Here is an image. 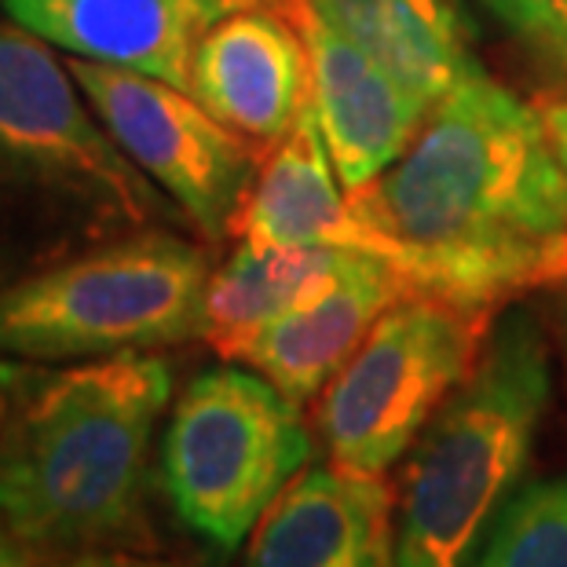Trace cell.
Wrapping results in <instances>:
<instances>
[{
	"mask_svg": "<svg viewBox=\"0 0 567 567\" xmlns=\"http://www.w3.org/2000/svg\"><path fill=\"white\" fill-rule=\"evenodd\" d=\"M249 4L286 8V0H0V11L78 59L187 89L205 30Z\"/></svg>",
	"mask_w": 567,
	"mask_h": 567,
	"instance_id": "11",
	"label": "cell"
},
{
	"mask_svg": "<svg viewBox=\"0 0 567 567\" xmlns=\"http://www.w3.org/2000/svg\"><path fill=\"white\" fill-rule=\"evenodd\" d=\"M311 8L421 106L440 103L476 66L446 0H311Z\"/></svg>",
	"mask_w": 567,
	"mask_h": 567,
	"instance_id": "16",
	"label": "cell"
},
{
	"mask_svg": "<svg viewBox=\"0 0 567 567\" xmlns=\"http://www.w3.org/2000/svg\"><path fill=\"white\" fill-rule=\"evenodd\" d=\"M0 417H4V381H0Z\"/></svg>",
	"mask_w": 567,
	"mask_h": 567,
	"instance_id": "23",
	"label": "cell"
},
{
	"mask_svg": "<svg viewBox=\"0 0 567 567\" xmlns=\"http://www.w3.org/2000/svg\"><path fill=\"white\" fill-rule=\"evenodd\" d=\"M41 567H179V564L158 560L143 549H84L59 560H44Z\"/></svg>",
	"mask_w": 567,
	"mask_h": 567,
	"instance_id": "19",
	"label": "cell"
},
{
	"mask_svg": "<svg viewBox=\"0 0 567 567\" xmlns=\"http://www.w3.org/2000/svg\"><path fill=\"white\" fill-rule=\"evenodd\" d=\"M410 293L414 286L392 260L359 252L341 282L311 305L264 326L235 363L264 373L275 389L305 406L344 370L373 322Z\"/></svg>",
	"mask_w": 567,
	"mask_h": 567,
	"instance_id": "13",
	"label": "cell"
},
{
	"mask_svg": "<svg viewBox=\"0 0 567 567\" xmlns=\"http://www.w3.org/2000/svg\"><path fill=\"white\" fill-rule=\"evenodd\" d=\"M494 311L436 293H410L384 311L319 392L316 432L330 465L384 476L473 373Z\"/></svg>",
	"mask_w": 567,
	"mask_h": 567,
	"instance_id": "7",
	"label": "cell"
},
{
	"mask_svg": "<svg viewBox=\"0 0 567 567\" xmlns=\"http://www.w3.org/2000/svg\"><path fill=\"white\" fill-rule=\"evenodd\" d=\"M553 395L549 344L530 311L487 333L457 384L406 451L395 491V567H468L524 484Z\"/></svg>",
	"mask_w": 567,
	"mask_h": 567,
	"instance_id": "4",
	"label": "cell"
},
{
	"mask_svg": "<svg viewBox=\"0 0 567 567\" xmlns=\"http://www.w3.org/2000/svg\"><path fill=\"white\" fill-rule=\"evenodd\" d=\"M535 59L567 81V0H484Z\"/></svg>",
	"mask_w": 567,
	"mask_h": 567,
	"instance_id": "18",
	"label": "cell"
},
{
	"mask_svg": "<svg viewBox=\"0 0 567 567\" xmlns=\"http://www.w3.org/2000/svg\"><path fill=\"white\" fill-rule=\"evenodd\" d=\"M209 249L165 227L122 235L0 289V355L89 363L202 337Z\"/></svg>",
	"mask_w": 567,
	"mask_h": 567,
	"instance_id": "5",
	"label": "cell"
},
{
	"mask_svg": "<svg viewBox=\"0 0 567 567\" xmlns=\"http://www.w3.org/2000/svg\"><path fill=\"white\" fill-rule=\"evenodd\" d=\"M414 293L498 311L567 282V165L538 106L473 66L378 179L348 190Z\"/></svg>",
	"mask_w": 567,
	"mask_h": 567,
	"instance_id": "1",
	"label": "cell"
},
{
	"mask_svg": "<svg viewBox=\"0 0 567 567\" xmlns=\"http://www.w3.org/2000/svg\"><path fill=\"white\" fill-rule=\"evenodd\" d=\"M0 520L33 560L147 549L154 429L173 370L154 352L0 363Z\"/></svg>",
	"mask_w": 567,
	"mask_h": 567,
	"instance_id": "2",
	"label": "cell"
},
{
	"mask_svg": "<svg viewBox=\"0 0 567 567\" xmlns=\"http://www.w3.org/2000/svg\"><path fill=\"white\" fill-rule=\"evenodd\" d=\"M567 289V282H564ZM560 348H564V370H567V293L560 300Z\"/></svg>",
	"mask_w": 567,
	"mask_h": 567,
	"instance_id": "22",
	"label": "cell"
},
{
	"mask_svg": "<svg viewBox=\"0 0 567 567\" xmlns=\"http://www.w3.org/2000/svg\"><path fill=\"white\" fill-rule=\"evenodd\" d=\"M316 457L300 403L252 367H213L168 410L158 484L190 535L235 553Z\"/></svg>",
	"mask_w": 567,
	"mask_h": 567,
	"instance_id": "6",
	"label": "cell"
},
{
	"mask_svg": "<svg viewBox=\"0 0 567 567\" xmlns=\"http://www.w3.org/2000/svg\"><path fill=\"white\" fill-rule=\"evenodd\" d=\"M231 235L252 246H341L381 257V238L359 216L326 151L316 106L264 154Z\"/></svg>",
	"mask_w": 567,
	"mask_h": 567,
	"instance_id": "14",
	"label": "cell"
},
{
	"mask_svg": "<svg viewBox=\"0 0 567 567\" xmlns=\"http://www.w3.org/2000/svg\"><path fill=\"white\" fill-rule=\"evenodd\" d=\"M168 202L55 48L0 22V289L89 246L184 220Z\"/></svg>",
	"mask_w": 567,
	"mask_h": 567,
	"instance_id": "3",
	"label": "cell"
},
{
	"mask_svg": "<svg viewBox=\"0 0 567 567\" xmlns=\"http://www.w3.org/2000/svg\"><path fill=\"white\" fill-rule=\"evenodd\" d=\"M0 567H33V553L0 520Z\"/></svg>",
	"mask_w": 567,
	"mask_h": 567,
	"instance_id": "21",
	"label": "cell"
},
{
	"mask_svg": "<svg viewBox=\"0 0 567 567\" xmlns=\"http://www.w3.org/2000/svg\"><path fill=\"white\" fill-rule=\"evenodd\" d=\"M538 114L549 128V140H553V147H557L560 162L567 165V95H549V100H542Z\"/></svg>",
	"mask_w": 567,
	"mask_h": 567,
	"instance_id": "20",
	"label": "cell"
},
{
	"mask_svg": "<svg viewBox=\"0 0 567 567\" xmlns=\"http://www.w3.org/2000/svg\"><path fill=\"white\" fill-rule=\"evenodd\" d=\"M84 100L140 173L158 184L205 243L235 231L264 151L213 117L187 89L136 70L66 59Z\"/></svg>",
	"mask_w": 567,
	"mask_h": 567,
	"instance_id": "8",
	"label": "cell"
},
{
	"mask_svg": "<svg viewBox=\"0 0 567 567\" xmlns=\"http://www.w3.org/2000/svg\"><path fill=\"white\" fill-rule=\"evenodd\" d=\"M311 59V106H316L326 151L348 190L378 179L425 122L421 106L400 81H392L359 44L337 33L311 0H286Z\"/></svg>",
	"mask_w": 567,
	"mask_h": 567,
	"instance_id": "10",
	"label": "cell"
},
{
	"mask_svg": "<svg viewBox=\"0 0 567 567\" xmlns=\"http://www.w3.org/2000/svg\"><path fill=\"white\" fill-rule=\"evenodd\" d=\"M468 567H567V473L516 491Z\"/></svg>",
	"mask_w": 567,
	"mask_h": 567,
	"instance_id": "17",
	"label": "cell"
},
{
	"mask_svg": "<svg viewBox=\"0 0 567 567\" xmlns=\"http://www.w3.org/2000/svg\"><path fill=\"white\" fill-rule=\"evenodd\" d=\"M243 567H395V494L384 476L308 465L246 538Z\"/></svg>",
	"mask_w": 567,
	"mask_h": 567,
	"instance_id": "12",
	"label": "cell"
},
{
	"mask_svg": "<svg viewBox=\"0 0 567 567\" xmlns=\"http://www.w3.org/2000/svg\"><path fill=\"white\" fill-rule=\"evenodd\" d=\"M187 92L268 154L311 106L308 44L286 8H238L205 30L190 59Z\"/></svg>",
	"mask_w": 567,
	"mask_h": 567,
	"instance_id": "9",
	"label": "cell"
},
{
	"mask_svg": "<svg viewBox=\"0 0 567 567\" xmlns=\"http://www.w3.org/2000/svg\"><path fill=\"white\" fill-rule=\"evenodd\" d=\"M359 249L341 246H252L243 243L205 286L202 341L235 363L264 326L311 305L355 264Z\"/></svg>",
	"mask_w": 567,
	"mask_h": 567,
	"instance_id": "15",
	"label": "cell"
}]
</instances>
